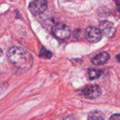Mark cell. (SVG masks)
<instances>
[{
	"label": "cell",
	"instance_id": "obj_1",
	"mask_svg": "<svg viewBox=\"0 0 120 120\" xmlns=\"http://www.w3.org/2000/svg\"><path fill=\"white\" fill-rule=\"evenodd\" d=\"M7 56L11 63L19 69L28 70L33 65L34 58L32 55L21 47L10 48L7 52Z\"/></svg>",
	"mask_w": 120,
	"mask_h": 120
},
{
	"label": "cell",
	"instance_id": "obj_2",
	"mask_svg": "<svg viewBox=\"0 0 120 120\" xmlns=\"http://www.w3.org/2000/svg\"><path fill=\"white\" fill-rule=\"evenodd\" d=\"M52 34L56 39L60 41H65L70 35V30L69 27L62 23H56L52 28Z\"/></svg>",
	"mask_w": 120,
	"mask_h": 120
},
{
	"label": "cell",
	"instance_id": "obj_3",
	"mask_svg": "<svg viewBox=\"0 0 120 120\" xmlns=\"http://www.w3.org/2000/svg\"><path fill=\"white\" fill-rule=\"evenodd\" d=\"M83 94L86 99H96L101 95V90L98 85L96 84L87 86L83 89Z\"/></svg>",
	"mask_w": 120,
	"mask_h": 120
},
{
	"label": "cell",
	"instance_id": "obj_4",
	"mask_svg": "<svg viewBox=\"0 0 120 120\" xmlns=\"http://www.w3.org/2000/svg\"><path fill=\"white\" fill-rule=\"evenodd\" d=\"M48 4L46 0H35L29 5V10L34 15L41 14L46 9Z\"/></svg>",
	"mask_w": 120,
	"mask_h": 120
},
{
	"label": "cell",
	"instance_id": "obj_5",
	"mask_svg": "<svg viewBox=\"0 0 120 120\" xmlns=\"http://www.w3.org/2000/svg\"><path fill=\"white\" fill-rule=\"evenodd\" d=\"M86 36L90 43H97L102 38V34L100 30L96 27L89 26L86 29Z\"/></svg>",
	"mask_w": 120,
	"mask_h": 120
},
{
	"label": "cell",
	"instance_id": "obj_6",
	"mask_svg": "<svg viewBox=\"0 0 120 120\" xmlns=\"http://www.w3.org/2000/svg\"><path fill=\"white\" fill-rule=\"evenodd\" d=\"M99 29L102 34L107 37H112L116 32V27L114 24L109 21H103L100 23Z\"/></svg>",
	"mask_w": 120,
	"mask_h": 120
},
{
	"label": "cell",
	"instance_id": "obj_7",
	"mask_svg": "<svg viewBox=\"0 0 120 120\" xmlns=\"http://www.w3.org/2000/svg\"><path fill=\"white\" fill-rule=\"evenodd\" d=\"M110 55L109 53L103 52L97 54L91 58V62L96 65H102L109 60Z\"/></svg>",
	"mask_w": 120,
	"mask_h": 120
},
{
	"label": "cell",
	"instance_id": "obj_8",
	"mask_svg": "<svg viewBox=\"0 0 120 120\" xmlns=\"http://www.w3.org/2000/svg\"><path fill=\"white\" fill-rule=\"evenodd\" d=\"M88 120H105L104 114L101 111L93 110L88 114Z\"/></svg>",
	"mask_w": 120,
	"mask_h": 120
},
{
	"label": "cell",
	"instance_id": "obj_9",
	"mask_svg": "<svg viewBox=\"0 0 120 120\" xmlns=\"http://www.w3.org/2000/svg\"><path fill=\"white\" fill-rule=\"evenodd\" d=\"M102 73L103 71L101 69H97L95 68H89L88 70V75H89V79L91 80L99 78L101 76Z\"/></svg>",
	"mask_w": 120,
	"mask_h": 120
},
{
	"label": "cell",
	"instance_id": "obj_10",
	"mask_svg": "<svg viewBox=\"0 0 120 120\" xmlns=\"http://www.w3.org/2000/svg\"><path fill=\"white\" fill-rule=\"evenodd\" d=\"M39 55L41 57H43V58L50 59L52 56V53L50 50L42 47L41 49V51H40Z\"/></svg>",
	"mask_w": 120,
	"mask_h": 120
},
{
	"label": "cell",
	"instance_id": "obj_11",
	"mask_svg": "<svg viewBox=\"0 0 120 120\" xmlns=\"http://www.w3.org/2000/svg\"><path fill=\"white\" fill-rule=\"evenodd\" d=\"M109 120H120V114H115L110 117Z\"/></svg>",
	"mask_w": 120,
	"mask_h": 120
},
{
	"label": "cell",
	"instance_id": "obj_12",
	"mask_svg": "<svg viewBox=\"0 0 120 120\" xmlns=\"http://www.w3.org/2000/svg\"><path fill=\"white\" fill-rule=\"evenodd\" d=\"M60 120H75V119L72 116H68V117H65L62 118Z\"/></svg>",
	"mask_w": 120,
	"mask_h": 120
},
{
	"label": "cell",
	"instance_id": "obj_13",
	"mask_svg": "<svg viewBox=\"0 0 120 120\" xmlns=\"http://www.w3.org/2000/svg\"><path fill=\"white\" fill-rule=\"evenodd\" d=\"M116 5L118 6H120V0H114Z\"/></svg>",
	"mask_w": 120,
	"mask_h": 120
},
{
	"label": "cell",
	"instance_id": "obj_14",
	"mask_svg": "<svg viewBox=\"0 0 120 120\" xmlns=\"http://www.w3.org/2000/svg\"><path fill=\"white\" fill-rule=\"evenodd\" d=\"M116 59H117V60H118V62L120 63V53L116 55Z\"/></svg>",
	"mask_w": 120,
	"mask_h": 120
}]
</instances>
